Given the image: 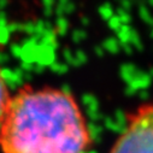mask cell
<instances>
[{
  "mask_svg": "<svg viewBox=\"0 0 153 153\" xmlns=\"http://www.w3.org/2000/svg\"><path fill=\"white\" fill-rule=\"evenodd\" d=\"M10 99H11V94H10L7 85L4 80L3 72H1V70H0V126H1V123L4 121Z\"/></svg>",
  "mask_w": 153,
  "mask_h": 153,
  "instance_id": "3957f363",
  "label": "cell"
},
{
  "mask_svg": "<svg viewBox=\"0 0 153 153\" xmlns=\"http://www.w3.org/2000/svg\"><path fill=\"white\" fill-rule=\"evenodd\" d=\"M111 153H153V104L140 106Z\"/></svg>",
  "mask_w": 153,
  "mask_h": 153,
  "instance_id": "7a4b0ae2",
  "label": "cell"
},
{
  "mask_svg": "<svg viewBox=\"0 0 153 153\" xmlns=\"http://www.w3.org/2000/svg\"><path fill=\"white\" fill-rule=\"evenodd\" d=\"M89 131L68 92L25 86L11 95L0 126L3 153H85Z\"/></svg>",
  "mask_w": 153,
  "mask_h": 153,
  "instance_id": "6da1fadb",
  "label": "cell"
}]
</instances>
